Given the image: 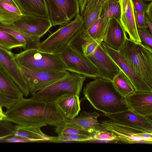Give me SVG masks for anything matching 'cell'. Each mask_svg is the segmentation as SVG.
<instances>
[{"mask_svg":"<svg viewBox=\"0 0 152 152\" xmlns=\"http://www.w3.org/2000/svg\"><path fill=\"white\" fill-rule=\"evenodd\" d=\"M3 119L20 126L40 128L50 125L57 126L66 118L56 102L23 97L4 112Z\"/></svg>","mask_w":152,"mask_h":152,"instance_id":"1","label":"cell"},{"mask_svg":"<svg viewBox=\"0 0 152 152\" xmlns=\"http://www.w3.org/2000/svg\"><path fill=\"white\" fill-rule=\"evenodd\" d=\"M83 93L94 108L104 114L129 109L125 98L116 90L111 81L99 77L95 79L86 84Z\"/></svg>","mask_w":152,"mask_h":152,"instance_id":"2","label":"cell"},{"mask_svg":"<svg viewBox=\"0 0 152 152\" xmlns=\"http://www.w3.org/2000/svg\"><path fill=\"white\" fill-rule=\"evenodd\" d=\"M118 51L135 72L152 88V49L127 37Z\"/></svg>","mask_w":152,"mask_h":152,"instance_id":"3","label":"cell"},{"mask_svg":"<svg viewBox=\"0 0 152 152\" xmlns=\"http://www.w3.org/2000/svg\"><path fill=\"white\" fill-rule=\"evenodd\" d=\"M14 59L19 66L34 71H67L64 64L56 54L45 52L38 49L24 50L15 54Z\"/></svg>","mask_w":152,"mask_h":152,"instance_id":"4","label":"cell"},{"mask_svg":"<svg viewBox=\"0 0 152 152\" xmlns=\"http://www.w3.org/2000/svg\"><path fill=\"white\" fill-rule=\"evenodd\" d=\"M86 77L83 75L69 71L65 77L38 91L31 98L46 102H56L66 95L79 96Z\"/></svg>","mask_w":152,"mask_h":152,"instance_id":"5","label":"cell"},{"mask_svg":"<svg viewBox=\"0 0 152 152\" xmlns=\"http://www.w3.org/2000/svg\"><path fill=\"white\" fill-rule=\"evenodd\" d=\"M61 59L67 71L93 79L99 77L97 69L88 57L66 44L53 53Z\"/></svg>","mask_w":152,"mask_h":152,"instance_id":"6","label":"cell"},{"mask_svg":"<svg viewBox=\"0 0 152 152\" xmlns=\"http://www.w3.org/2000/svg\"><path fill=\"white\" fill-rule=\"evenodd\" d=\"M82 17L78 14L75 19L60 25L55 31L40 42L38 49L42 52L53 53L60 47L65 45L83 26Z\"/></svg>","mask_w":152,"mask_h":152,"instance_id":"7","label":"cell"},{"mask_svg":"<svg viewBox=\"0 0 152 152\" xmlns=\"http://www.w3.org/2000/svg\"><path fill=\"white\" fill-rule=\"evenodd\" d=\"M52 26L67 23L79 14L77 0H45Z\"/></svg>","mask_w":152,"mask_h":152,"instance_id":"8","label":"cell"},{"mask_svg":"<svg viewBox=\"0 0 152 152\" xmlns=\"http://www.w3.org/2000/svg\"><path fill=\"white\" fill-rule=\"evenodd\" d=\"M100 125L105 129L112 132L127 143L144 142L151 144L152 132L122 124L110 119L102 121Z\"/></svg>","mask_w":152,"mask_h":152,"instance_id":"9","label":"cell"},{"mask_svg":"<svg viewBox=\"0 0 152 152\" xmlns=\"http://www.w3.org/2000/svg\"><path fill=\"white\" fill-rule=\"evenodd\" d=\"M20 67L28 85L29 92L32 96L37 92L64 77L69 73L68 71L36 72L22 66Z\"/></svg>","mask_w":152,"mask_h":152,"instance_id":"10","label":"cell"},{"mask_svg":"<svg viewBox=\"0 0 152 152\" xmlns=\"http://www.w3.org/2000/svg\"><path fill=\"white\" fill-rule=\"evenodd\" d=\"M23 96V92L0 64V105L9 109Z\"/></svg>","mask_w":152,"mask_h":152,"instance_id":"11","label":"cell"},{"mask_svg":"<svg viewBox=\"0 0 152 152\" xmlns=\"http://www.w3.org/2000/svg\"><path fill=\"white\" fill-rule=\"evenodd\" d=\"M10 24L22 32L40 38L52 26L48 18L31 15L23 14Z\"/></svg>","mask_w":152,"mask_h":152,"instance_id":"12","label":"cell"},{"mask_svg":"<svg viewBox=\"0 0 152 152\" xmlns=\"http://www.w3.org/2000/svg\"><path fill=\"white\" fill-rule=\"evenodd\" d=\"M96 68L99 77L112 81L120 69L108 55L101 43L87 56Z\"/></svg>","mask_w":152,"mask_h":152,"instance_id":"13","label":"cell"},{"mask_svg":"<svg viewBox=\"0 0 152 152\" xmlns=\"http://www.w3.org/2000/svg\"><path fill=\"white\" fill-rule=\"evenodd\" d=\"M101 44L106 53L129 78L136 91L152 93V88L135 72L118 51L110 47L103 42Z\"/></svg>","mask_w":152,"mask_h":152,"instance_id":"14","label":"cell"},{"mask_svg":"<svg viewBox=\"0 0 152 152\" xmlns=\"http://www.w3.org/2000/svg\"><path fill=\"white\" fill-rule=\"evenodd\" d=\"M15 54L11 51L0 48V64L8 73L25 96L30 93L26 80L20 66L14 59Z\"/></svg>","mask_w":152,"mask_h":152,"instance_id":"15","label":"cell"},{"mask_svg":"<svg viewBox=\"0 0 152 152\" xmlns=\"http://www.w3.org/2000/svg\"><path fill=\"white\" fill-rule=\"evenodd\" d=\"M110 119L120 124L152 132V120L137 114L129 109L110 114H104Z\"/></svg>","mask_w":152,"mask_h":152,"instance_id":"16","label":"cell"},{"mask_svg":"<svg viewBox=\"0 0 152 152\" xmlns=\"http://www.w3.org/2000/svg\"><path fill=\"white\" fill-rule=\"evenodd\" d=\"M121 15L119 20L131 40L141 43L136 24L134 10L132 0H120Z\"/></svg>","mask_w":152,"mask_h":152,"instance_id":"17","label":"cell"},{"mask_svg":"<svg viewBox=\"0 0 152 152\" xmlns=\"http://www.w3.org/2000/svg\"><path fill=\"white\" fill-rule=\"evenodd\" d=\"M125 98L131 110L142 116H152V93L135 91Z\"/></svg>","mask_w":152,"mask_h":152,"instance_id":"18","label":"cell"},{"mask_svg":"<svg viewBox=\"0 0 152 152\" xmlns=\"http://www.w3.org/2000/svg\"><path fill=\"white\" fill-rule=\"evenodd\" d=\"M127 37L119 20L114 18L110 21L103 42L112 48L119 51Z\"/></svg>","mask_w":152,"mask_h":152,"instance_id":"19","label":"cell"},{"mask_svg":"<svg viewBox=\"0 0 152 152\" xmlns=\"http://www.w3.org/2000/svg\"><path fill=\"white\" fill-rule=\"evenodd\" d=\"M100 115L96 112L92 113L85 111L81 112L80 116L72 119H66L65 122L68 124L77 125L85 131L93 135L98 129L105 130L100 125L98 120Z\"/></svg>","mask_w":152,"mask_h":152,"instance_id":"20","label":"cell"},{"mask_svg":"<svg viewBox=\"0 0 152 152\" xmlns=\"http://www.w3.org/2000/svg\"><path fill=\"white\" fill-rule=\"evenodd\" d=\"M0 30L7 33L15 38L23 45L24 50L37 49L40 42V38L22 32L11 24L0 22Z\"/></svg>","mask_w":152,"mask_h":152,"instance_id":"21","label":"cell"},{"mask_svg":"<svg viewBox=\"0 0 152 152\" xmlns=\"http://www.w3.org/2000/svg\"><path fill=\"white\" fill-rule=\"evenodd\" d=\"M23 14L49 18L45 0H13Z\"/></svg>","mask_w":152,"mask_h":152,"instance_id":"22","label":"cell"},{"mask_svg":"<svg viewBox=\"0 0 152 152\" xmlns=\"http://www.w3.org/2000/svg\"><path fill=\"white\" fill-rule=\"evenodd\" d=\"M56 102L66 119H72L76 117L80 111V101L78 95H66Z\"/></svg>","mask_w":152,"mask_h":152,"instance_id":"23","label":"cell"},{"mask_svg":"<svg viewBox=\"0 0 152 152\" xmlns=\"http://www.w3.org/2000/svg\"><path fill=\"white\" fill-rule=\"evenodd\" d=\"M14 136L29 139L31 142H53L54 137L47 135L41 130L40 128L14 125Z\"/></svg>","mask_w":152,"mask_h":152,"instance_id":"24","label":"cell"},{"mask_svg":"<svg viewBox=\"0 0 152 152\" xmlns=\"http://www.w3.org/2000/svg\"><path fill=\"white\" fill-rule=\"evenodd\" d=\"M112 82L116 90L124 98L136 91L131 82L121 70Z\"/></svg>","mask_w":152,"mask_h":152,"instance_id":"25","label":"cell"},{"mask_svg":"<svg viewBox=\"0 0 152 152\" xmlns=\"http://www.w3.org/2000/svg\"><path fill=\"white\" fill-rule=\"evenodd\" d=\"M23 14L15 7L0 0V22L10 24L20 18Z\"/></svg>","mask_w":152,"mask_h":152,"instance_id":"26","label":"cell"},{"mask_svg":"<svg viewBox=\"0 0 152 152\" xmlns=\"http://www.w3.org/2000/svg\"><path fill=\"white\" fill-rule=\"evenodd\" d=\"M77 0L79 6V14L83 18L96 10L103 9L110 2L116 0Z\"/></svg>","mask_w":152,"mask_h":152,"instance_id":"27","label":"cell"},{"mask_svg":"<svg viewBox=\"0 0 152 152\" xmlns=\"http://www.w3.org/2000/svg\"><path fill=\"white\" fill-rule=\"evenodd\" d=\"M55 131L58 135L69 134L93 135V134L85 131L77 125L69 124L65 121L56 126Z\"/></svg>","mask_w":152,"mask_h":152,"instance_id":"28","label":"cell"},{"mask_svg":"<svg viewBox=\"0 0 152 152\" xmlns=\"http://www.w3.org/2000/svg\"><path fill=\"white\" fill-rule=\"evenodd\" d=\"M121 11L120 4L119 0L111 1L103 8L101 18L108 19L115 18L119 20Z\"/></svg>","mask_w":152,"mask_h":152,"instance_id":"29","label":"cell"},{"mask_svg":"<svg viewBox=\"0 0 152 152\" xmlns=\"http://www.w3.org/2000/svg\"><path fill=\"white\" fill-rule=\"evenodd\" d=\"M0 48L10 51L15 48H23V45L14 37L1 30Z\"/></svg>","mask_w":152,"mask_h":152,"instance_id":"30","label":"cell"},{"mask_svg":"<svg viewBox=\"0 0 152 152\" xmlns=\"http://www.w3.org/2000/svg\"><path fill=\"white\" fill-rule=\"evenodd\" d=\"M93 140V136L77 134H61L55 137L53 142H85Z\"/></svg>","mask_w":152,"mask_h":152,"instance_id":"31","label":"cell"},{"mask_svg":"<svg viewBox=\"0 0 152 152\" xmlns=\"http://www.w3.org/2000/svg\"><path fill=\"white\" fill-rule=\"evenodd\" d=\"M14 125L6 120L0 119V142L10 137L14 136Z\"/></svg>","mask_w":152,"mask_h":152,"instance_id":"32","label":"cell"},{"mask_svg":"<svg viewBox=\"0 0 152 152\" xmlns=\"http://www.w3.org/2000/svg\"><path fill=\"white\" fill-rule=\"evenodd\" d=\"M120 141L119 137L110 132L105 130L98 129L94 133L93 140Z\"/></svg>","mask_w":152,"mask_h":152,"instance_id":"33","label":"cell"},{"mask_svg":"<svg viewBox=\"0 0 152 152\" xmlns=\"http://www.w3.org/2000/svg\"><path fill=\"white\" fill-rule=\"evenodd\" d=\"M103 9H97L91 12L83 18L84 23L83 27L87 29L101 18Z\"/></svg>","mask_w":152,"mask_h":152,"instance_id":"34","label":"cell"},{"mask_svg":"<svg viewBox=\"0 0 152 152\" xmlns=\"http://www.w3.org/2000/svg\"><path fill=\"white\" fill-rule=\"evenodd\" d=\"M102 40H95L86 42L81 46L78 52L88 56L90 55L100 44Z\"/></svg>","mask_w":152,"mask_h":152,"instance_id":"35","label":"cell"},{"mask_svg":"<svg viewBox=\"0 0 152 152\" xmlns=\"http://www.w3.org/2000/svg\"><path fill=\"white\" fill-rule=\"evenodd\" d=\"M138 33L141 42L152 49L151 34L148 28L137 29Z\"/></svg>","mask_w":152,"mask_h":152,"instance_id":"36","label":"cell"},{"mask_svg":"<svg viewBox=\"0 0 152 152\" xmlns=\"http://www.w3.org/2000/svg\"><path fill=\"white\" fill-rule=\"evenodd\" d=\"M136 24L137 29L148 28L145 18V14L134 10Z\"/></svg>","mask_w":152,"mask_h":152,"instance_id":"37","label":"cell"},{"mask_svg":"<svg viewBox=\"0 0 152 152\" xmlns=\"http://www.w3.org/2000/svg\"><path fill=\"white\" fill-rule=\"evenodd\" d=\"M134 10L145 14L148 3L144 0H132Z\"/></svg>","mask_w":152,"mask_h":152,"instance_id":"38","label":"cell"},{"mask_svg":"<svg viewBox=\"0 0 152 152\" xmlns=\"http://www.w3.org/2000/svg\"><path fill=\"white\" fill-rule=\"evenodd\" d=\"M2 142H31L29 139L20 137L13 136L4 139L2 141Z\"/></svg>","mask_w":152,"mask_h":152,"instance_id":"39","label":"cell"},{"mask_svg":"<svg viewBox=\"0 0 152 152\" xmlns=\"http://www.w3.org/2000/svg\"><path fill=\"white\" fill-rule=\"evenodd\" d=\"M145 14L149 20L152 22V1L148 3Z\"/></svg>","mask_w":152,"mask_h":152,"instance_id":"40","label":"cell"},{"mask_svg":"<svg viewBox=\"0 0 152 152\" xmlns=\"http://www.w3.org/2000/svg\"><path fill=\"white\" fill-rule=\"evenodd\" d=\"M145 16L146 22L148 26V28L150 33L152 34V23L149 19L147 16L145 14Z\"/></svg>","mask_w":152,"mask_h":152,"instance_id":"41","label":"cell"},{"mask_svg":"<svg viewBox=\"0 0 152 152\" xmlns=\"http://www.w3.org/2000/svg\"><path fill=\"white\" fill-rule=\"evenodd\" d=\"M4 2L12 5L18 8V7L13 0H1Z\"/></svg>","mask_w":152,"mask_h":152,"instance_id":"42","label":"cell"},{"mask_svg":"<svg viewBox=\"0 0 152 152\" xmlns=\"http://www.w3.org/2000/svg\"><path fill=\"white\" fill-rule=\"evenodd\" d=\"M0 116L3 117V118L5 117L4 112L3 110L2 107L0 105Z\"/></svg>","mask_w":152,"mask_h":152,"instance_id":"43","label":"cell"},{"mask_svg":"<svg viewBox=\"0 0 152 152\" xmlns=\"http://www.w3.org/2000/svg\"><path fill=\"white\" fill-rule=\"evenodd\" d=\"M146 2H151L152 1V0H144Z\"/></svg>","mask_w":152,"mask_h":152,"instance_id":"44","label":"cell"},{"mask_svg":"<svg viewBox=\"0 0 152 152\" xmlns=\"http://www.w3.org/2000/svg\"><path fill=\"white\" fill-rule=\"evenodd\" d=\"M3 119V117H2L0 116V119Z\"/></svg>","mask_w":152,"mask_h":152,"instance_id":"45","label":"cell"},{"mask_svg":"<svg viewBox=\"0 0 152 152\" xmlns=\"http://www.w3.org/2000/svg\"><path fill=\"white\" fill-rule=\"evenodd\" d=\"M119 0V1L120 0Z\"/></svg>","mask_w":152,"mask_h":152,"instance_id":"46","label":"cell"}]
</instances>
